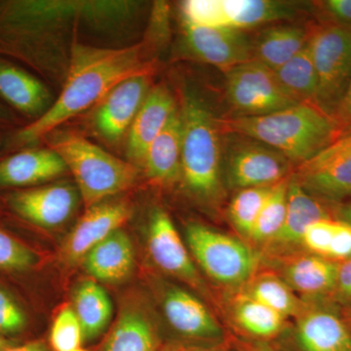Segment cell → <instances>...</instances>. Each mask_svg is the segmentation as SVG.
<instances>
[{
	"label": "cell",
	"mask_w": 351,
	"mask_h": 351,
	"mask_svg": "<svg viewBox=\"0 0 351 351\" xmlns=\"http://www.w3.org/2000/svg\"><path fill=\"white\" fill-rule=\"evenodd\" d=\"M184 24L195 27H225L219 0H186L181 5Z\"/></svg>",
	"instance_id": "cell-35"
},
{
	"label": "cell",
	"mask_w": 351,
	"mask_h": 351,
	"mask_svg": "<svg viewBox=\"0 0 351 351\" xmlns=\"http://www.w3.org/2000/svg\"><path fill=\"white\" fill-rule=\"evenodd\" d=\"M56 152L48 147H24L0 156V193L43 186L68 172Z\"/></svg>",
	"instance_id": "cell-12"
},
{
	"label": "cell",
	"mask_w": 351,
	"mask_h": 351,
	"mask_svg": "<svg viewBox=\"0 0 351 351\" xmlns=\"http://www.w3.org/2000/svg\"><path fill=\"white\" fill-rule=\"evenodd\" d=\"M334 293L343 304H351V257L339 263L338 277Z\"/></svg>",
	"instance_id": "cell-40"
},
{
	"label": "cell",
	"mask_w": 351,
	"mask_h": 351,
	"mask_svg": "<svg viewBox=\"0 0 351 351\" xmlns=\"http://www.w3.org/2000/svg\"><path fill=\"white\" fill-rule=\"evenodd\" d=\"M338 269L339 263L313 254H304L286 262L284 280L300 294L318 297L334 292Z\"/></svg>",
	"instance_id": "cell-25"
},
{
	"label": "cell",
	"mask_w": 351,
	"mask_h": 351,
	"mask_svg": "<svg viewBox=\"0 0 351 351\" xmlns=\"http://www.w3.org/2000/svg\"><path fill=\"white\" fill-rule=\"evenodd\" d=\"M189 49L197 59L226 71L253 60L252 39L230 27H195L184 24Z\"/></svg>",
	"instance_id": "cell-14"
},
{
	"label": "cell",
	"mask_w": 351,
	"mask_h": 351,
	"mask_svg": "<svg viewBox=\"0 0 351 351\" xmlns=\"http://www.w3.org/2000/svg\"><path fill=\"white\" fill-rule=\"evenodd\" d=\"M131 215L130 205L123 201H103L88 208L64 240L62 258L69 265L82 262L88 252L122 228Z\"/></svg>",
	"instance_id": "cell-11"
},
{
	"label": "cell",
	"mask_w": 351,
	"mask_h": 351,
	"mask_svg": "<svg viewBox=\"0 0 351 351\" xmlns=\"http://www.w3.org/2000/svg\"><path fill=\"white\" fill-rule=\"evenodd\" d=\"M313 27L292 24H276L263 29L252 39L253 60L276 71L308 45Z\"/></svg>",
	"instance_id": "cell-20"
},
{
	"label": "cell",
	"mask_w": 351,
	"mask_h": 351,
	"mask_svg": "<svg viewBox=\"0 0 351 351\" xmlns=\"http://www.w3.org/2000/svg\"><path fill=\"white\" fill-rule=\"evenodd\" d=\"M147 248L154 263L166 274L201 290L203 282L169 215L163 210L152 214L147 230Z\"/></svg>",
	"instance_id": "cell-13"
},
{
	"label": "cell",
	"mask_w": 351,
	"mask_h": 351,
	"mask_svg": "<svg viewBox=\"0 0 351 351\" xmlns=\"http://www.w3.org/2000/svg\"><path fill=\"white\" fill-rule=\"evenodd\" d=\"M242 294L250 297L269 308L280 313L284 317H298L306 309L293 290L284 279L274 274H261L252 277Z\"/></svg>",
	"instance_id": "cell-28"
},
{
	"label": "cell",
	"mask_w": 351,
	"mask_h": 351,
	"mask_svg": "<svg viewBox=\"0 0 351 351\" xmlns=\"http://www.w3.org/2000/svg\"><path fill=\"white\" fill-rule=\"evenodd\" d=\"M29 323L20 302L0 284V336H14L24 332Z\"/></svg>",
	"instance_id": "cell-36"
},
{
	"label": "cell",
	"mask_w": 351,
	"mask_h": 351,
	"mask_svg": "<svg viewBox=\"0 0 351 351\" xmlns=\"http://www.w3.org/2000/svg\"><path fill=\"white\" fill-rule=\"evenodd\" d=\"M157 334L151 315L138 302L122 306L103 351H156Z\"/></svg>",
	"instance_id": "cell-24"
},
{
	"label": "cell",
	"mask_w": 351,
	"mask_h": 351,
	"mask_svg": "<svg viewBox=\"0 0 351 351\" xmlns=\"http://www.w3.org/2000/svg\"><path fill=\"white\" fill-rule=\"evenodd\" d=\"M182 123L178 108L149 145L141 168L156 184H171L181 178Z\"/></svg>",
	"instance_id": "cell-21"
},
{
	"label": "cell",
	"mask_w": 351,
	"mask_h": 351,
	"mask_svg": "<svg viewBox=\"0 0 351 351\" xmlns=\"http://www.w3.org/2000/svg\"><path fill=\"white\" fill-rule=\"evenodd\" d=\"M308 46L317 75L315 106L334 119L351 82V27H313Z\"/></svg>",
	"instance_id": "cell-5"
},
{
	"label": "cell",
	"mask_w": 351,
	"mask_h": 351,
	"mask_svg": "<svg viewBox=\"0 0 351 351\" xmlns=\"http://www.w3.org/2000/svg\"><path fill=\"white\" fill-rule=\"evenodd\" d=\"M188 351H216V350H205V348H193V350H189Z\"/></svg>",
	"instance_id": "cell-47"
},
{
	"label": "cell",
	"mask_w": 351,
	"mask_h": 351,
	"mask_svg": "<svg viewBox=\"0 0 351 351\" xmlns=\"http://www.w3.org/2000/svg\"><path fill=\"white\" fill-rule=\"evenodd\" d=\"M12 346H15L12 341L4 338V337L0 336V350H5V348H10Z\"/></svg>",
	"instance_id": "cell-45"
},
{
	"label": "cell",
	"mask_w": 351,
	"mask_h": 351,
	"mask_svg": "<svg viewBox=\"0 0 351 351\" xmlns=\"http://www.w3.org/2000/svg\"><path fill=\"white\" fill-rule=\"evenodd\" d=\"M226 93L228 103L240 117H260L298 105L271 69L250 60L226 69Z\"/></svg>",
	"instance_id": "cell-8"
},
{
	"label": "cell",
	"mask_w": 351,
	"mask_h": 351,
	"mask_svg": "<svg viewBox=\"0 0 351 351\" xmlns=\"http://www.w3.org/2000/svg\"><path fill=\"white\" fill-rule=\"evenodd\" d=\"M221 130L260 141L292 164L306 162L343 135L337 122L311 104L260 115L219 119Z\"/></svg>",
	"instance_id": "cell-2"
},
{
	"label": "cell",
	"mask_w": 351,
	"mask_h": 351,
	"mask_svg": "<svg viewBox=\"0 0 351 351\" xmlns=\"http://www.w3.org/2000/svg\"><path fill=\"white\" fill-rule=\"evenodd\" d=\"M289 182L290 177L272 188L248 237L255 243L269 244L282 228L287 212Z\"/></svg>",
	"instance_id": "cell-31"
},
{
	"label": "cell",
	"mask_w": 351,
	"mask_h": 351,
	"mask_svg": "<svg viewBox=\"0 0 351 351\" xmlns=\"http://www.w3.org/2000/svg\"><path fill=\"white\" fill-rule=\"evenodd\" d=\"M49 147L73 174L86 209L127 191L137 181V166L112 156L80 134H55Z\"/></svg>",
	"instance_id": "cell-4"
},
{
	"label": "cell",
	"mask_w": 351,
	"mask_h": 351,
	"mask_svg": "<svg viewBox=\"0 0 351 351\" xmlns=\"http://www.w3.org/2000/svg\"><path fill=\"white\" fill-rule=\"evenodd\" d=\"M336 223L337 219L332 218L321 219L314 221L307 226L306 232L302 235V246H304L308 253L328 258Z\"/></svg>",
	"instance_id": "cell-37"
},
{
	"label": "cell",
	"mask_w": 351,
	"mask_h": 351,
	"mask_svg": "<svg viewBox=\"0 0 351 351\" xmlns=\"http://www.w3.org/2000/svg\"><path fill=\"white\" fill-rule=\"evenodd\" d=\"M272 188L274 186L240 189L230 201L228 217L234 228L245 237L250 234Z\"/></svg>",
	"instance_id": "cell-32"
},
{
	"label": "cell",
	"mask_w": 351,
	"mask_h": 351,
	"mask_svg": "<svg viewBox=\"0 0 351 351\" xmlns=\"http://www.w3.org/2000/svg\"><path fill=\"white\" fill-rule=\"evenodd\" d=\"M320 201L338 203L351 198V132L298 165L292 177Z\"/></svg>",
	"instance_id": "cell-9"
},
{
	"label": "cell",
	"mask_w": 351,
	"mask_h": 351,
	"mask_svg": "<svg viewBox=\"0 0 351 351\" xmlns=\"http://www.w3.org/2000/svg\"><path fill=\"white\" fill-rule=\"evenodd\" d=\"M350 132H351V129H350V131L346 132V133H350ZM345 134H346V133H345Z\"/></svg>",
	"instance_id": "cell-50"
},
{
	"label": "cell",
	"mask_w": 351,
	"mask_h": 351,
	"mask_svg": "<svg viewBox=\"0 0 351 351\" xmlns=\"http://www.w3.org/2000/svg\"><path fill=\"white\" fill-rule=\"evenodd\" d=\"M53 101L50 90L38 76L0 55V103L31 123L43 117Z\"/></svg>",
	"instance_id": "cell-15"
},
{
	"label": "cell",
	"mask_w": 351,
	"mask_h": 351,
	"mask_svg": "<svg viewBox=\"0 0 351 351\" xmlns=\"http://www.w3.org/2000/svg\"><path fill=\"white\" fill-rule=\"evenodd\" d=\"M147 44L101 48L75 44L71 50L66 82L59 97L43 117L11 132L8 152L34 147L69 119L91 108L119 83L138 75H151Z\"/></svg>",
	"instance_id": "cell-1"
},
{
	"label": "cell",
	"mask_w": 351,
	"mask_h": 351,
	"mask_svg": "<svg viewBox=\"0 0 351 351\" xmlns=\"http://www.w3.org/2000/svg\"><path fill=\"white\" fill-rule=\"evenodd\" d=\"M223 25L244 31L270 23L294 19L304 4L283 0H219Z\"/></svg>",
	"instance_id": "cell-23"
},
{
	"label": "cell",
	"mask_w": 351,
	"mask_h": 351,
	"mask_svg": "<svg viewBox=\"0 0 351 351\" xmlns=\"http://www.w3.org/2000/svg\"><path fill=\"white\" fill-rule=\"evenodd\" d=\"M351 257V226L337 219L330 246L329 260L341 263Z\"/></svg>",
	"instance_id": "cell-39"
},
{
	"label": "cell",
	"mask_w": 351,
	"mask_h": 351,
	"mask_svg": "<svg viewBox=\"0 0 351 351\" xmlns=\"http://www.w3.org/2000/svg\"><path fill=\"white\" fill-rule=\"evenodd\" d=\"M0 351H50L49 348L43 341H34L21 346H12Z\"/></svg>",
	"instance_id": "cell-43"
},
{
	"label": "cell",
	"mask_w": 351,
	"mask_h": 351,
	"mask_svg": "<svg viewBox=\"0 0 351 351\" xmlns=\"http://www.w3.org/2000/svg\"><path fill=\"white\" fill-rule=\"evenodd\" d=\"M3 145V135H2L1 132H0V147Z\"/></svg>",
	"instance_id": "cell-48"
},
{
	"label": "cell",
	"mask_w": 351,
	"mask_h": 351,
	"mask_svg": "<svg viewBox=\"0 0 351 351\" xmlns=\"http://www.w3.org/2000/svg\"><path fill=\"white\" fill-rule=\"evenodd\" d=\"M84 335L73 306L60 311L51 327L50 346L54 351H73L80 348Z\"/></svg>",
	"instance_id": "cell-34"
},
{
	"label": "cell",
	"mask_w": 351,
	"mask_h": 351,
	"mask_svg": "<svg viewBox=\"0 0 351 351\" xmlns=\"http://www.w3.org/2000/svg\"><path fill=\"white\" fill-rule=\"evenodd\" d=\"M181 178L189 193L203 202L219 199L223 188V138L219 119L196 95L186 92L181 108Z\"/></svg>",
	"instance_id": "cell-3"
},
{
	"label": "cell",
	"mask_w": 351,
	"mask_h": 351,
	"mask_svg": "<svg viewBox=\"0 0 351 351\" xmlns=\"http://www.w3.org/2000/svg\"><path fill=\"white\" fill-rule=\"evenodd\" d=\"M149 75H138L117 85L101 100L94 124L101 137L117 142L129 131L149 90Z\"/></svg>",
	"instance_id": "cell-16"
},
{
	"label": "cell",
	"mask_w": 351,
	"mask_h": 351,
	"mask_svg": "<svg viewBox=\"0 0 351 351\" xmlns=\"http://www.w3.org/2000/svg\"><path fill=\"white\" fill-rule=\"evenodd\" d=\"M223 140L221 168L233 189L265 188L287 179L293 164L260 141L235 133Z\"/></svg>",
	"instance_id": "cell-7"
},
{
	"label": "cell",
	"mask_w": 351,
	"mask_h": 351,
	"mask_svg": "<svg viewBox=\"0 0 351 351\" xmlns=\"http://www.w3.org/2000/svg\"><path fill=\"white\" fill-rule=\"evenodd\" d=\"M80 198L77 188L69 182L0 193L7 211L20 221L41 228H58L66 223L75 214Z\"/></svg>",
	"instance_id": "cell-10"
},
{
	"label": "cell",
	"mask_w": 351,
	"mask_h": 351,
	"mask_svg": "<svg viewBox=\"0 0 351 351\" xmlns=\"http://www.w3.org/2000/svg\"><path fill=\"white\" fill-rule=\"evenodd\" d=\"M24 126L20 122V117H18L3 104L0 103V130L1 129H12V131L20 127Z\"/></svg>",
	"instance_id": "cell-42"
},
{
	"label": "cell",
	"mask_w": 351,
	"mask_h": 351,
	"mask_svg": "<svg viewBox=\"0 0 351 351\" xmlns=\"http://www.w3.org/2000/svg\"><path fill=\"white\" fill-rule=\"evenodd\" d=\"M177 110L174 97L165 85L149 90L128 131L127 156L131 163L141 168L149 145Z\"/></svg>",
	"instance_id": "cell-17"
},
{
	"label": "cell",
	"mask_w": 351,
	"mask_h": 351,
	"mask_svg": "<svg viewBox=\"0 0 351 351\" xmlns=\"http://www.w3.org/2000/svg\"><path fill=\"white\" fill-rule=\"evenodd\" d=\"M274 73L281 86L295 100L315 106L317 75L308 45Z\"/></svg>",
	"instance_id": "cell-29"
},
{
	"label": "cell",
	"mask_w": 351,
	"mask_h": 351,
	"mask_svg": "<svg viewBox=\"0 0 351 351\" xmlns=\"http://www.w3.org/2000/svg\"><path fill=\"white\" fill-rule=\"evenodd\" d=\"M82 263L87 274L99 282H123L135 265L133 242L120 228L88 252Z\"/></svg>",
	"instance_id": "cell-19"
},
{
	"label": "cell",
	"mask_w": 351,
	"mask_h": 351,
	"mask_svg": "<svg viewBox=\"0 0 351 351\" xmlns=\"http://www.w3.org/2000/svg\"><path fill=\"white\" fill-rule=\"evenodd\" d=\"M73 351H89V350H83V348H77V350H73Z\"/></svg>",
	"instance_id": "cell-49"
},
{
	"label": "cell",
	"mask_w": 351,
	"mask_h": 351,
	"mask_svg": "<svg viewBox=\"0 0 351 351\" xmlns=\"http://www.w3.org/2000/svg\"><path fill=\"white\" fill-rule=\"evenodd\" d=\"M337 219L351 226V198L339 204L337 210Z\"/></svg>",
	"instance_id": "cell-44"
},
{
	"label": "cell",
	"mask_w": 351,
	"mask_h": 351,
	"mask_svg": "<svg viewBox=\"0 0 351 351\" xmlns=\"http://www.w3.org/2000/svg\"><path fill=\"white\" fill-rule=\"evenodd\" d=\"M297 336L304 351H351V332L325 309H304L298 316Z\"/></svg>",
	"instance_id": "cell-22"
},
{
	"label": "cell",
	"mask_w": 351,
	"mask_h": 351,
	"mask_svg": "<svg viewBox=\"0 0 351 351\" xmlns=\"http://www.w3.org/2000/svg\"><path fill=\"white\" fill-rule=\"evenodd\" d=\"M326 218L331 216L323 203L290 177L285 221L280 232L269 244L277 249L302 245V235L307 226Z\"/></svg>",
	"instance_id": "cell-26"
},
{
	"label": "cell",
	"mask_w": 351,
	"mask_h": 351,
	"mask_svg": "<svg viewBox=\"0 0 351 351\" xmlns=\"http://www.w3.org/2000/svg\"><path fill=\"white\" fill-rule=\"evenodd\" d=\"M235 322L244 331L257 338L276 337L283 329L286 317L244 294L235 300L232 307Z\"/></svg>",
	"instance_id": "cell-30"
},
{
	"label": "cell",
	"mask_w": 351,
	"mask_h": 351,
	"mask_svg": "<svg viewBox=\"0 0 351 351\" xmlns=\"http://www.w3.org/2000/svg\"><path fill=\"white\" fill-rule=\"evenodd\" d=\"M242 351H276L272 350L271 348L267 346H250V348H246V350Z\"/></svg>",
	"instance_id": "cell-46"
},
{
	"label": "cell",
	"mask_w": 351,
	"mask_h": 351,
	"mask_svg": "<svg viewBox=\"0 0 351 351\" xmlns=\"http://www.w3.org/2000/svg\"><path fill=\"white\" fill-rule=\"evenodd\" d=\"M73 308L82 324L84 339L98 338L112 317V300L107 291L94 280L83 281L78 285Z\"/></svg>",
	"instance_id": "cell-27"
},
{
	"label": "cell",
	"mask_w": 351,
	"mask_h": 351,
	"mask_svg": "<svg viewBox=\"0 0 351 351\" xmlns=\"http://www.w3.org/2000/svg\"><path fill=\"white\" fill-rule=\"evenodd\" d=\"M38 262V255L34 249L0 226V271L27 274Z\"/></svg>",
	"instance_id": "cell-33"
},
{
	"label": "cell",
	"mask_w": 351,
	"mask_h": 351,
	"mask_svg": "<svg viewBox=\"0 0 351 351\" xmlns=\"http://www.w3.org/2000/svg\"><path fill=\"white\" fill-rule=\"evenodd\" d=\"M341 133L345 134L351 129V82L341 105L334 117Z\"/></svg>",
	"instance_id": "cell-41"
},
{
	"label": "cell",
	"mask_w": 351,
	"mask_h": 351,
	"mask_svg": "<svg viewBox=\"0 0 351 351\" xmlns=\"http://www.w3.org/2000/svg\"><path fill=\"white\" fill-rule=\"evenodd\" d=\"M162 308L168 323L182 336L211 339L221 336V329L209 309L195 295L171 285L162 295Z\"/></svg>",
	"instance_id": "cell-18"
},
{
	"label": "cell",
	"mask_w": 351,
	"mask_h": 351,
	"mask_svg": "<svg viewBox=\"0 0 351 351\" xmlns=\"http://www.w3.org/2000/svg\"><path fill=\"white\" fill-rule=\"evenodd\" d=\"M315 6L326 19L324 24L351 27V0H326Z\"/></svg>",
	"instance_id": "cell-38"
},
{
	"label": "cell",
	"mask_w": 351,
	"mask_h": 351,
	"mask_svg": "<svg viewBox=\"0 0 351 351\" xmlns=\"http://www.w3.org/2000/svg\"><path fill=\"white\" fill-rule=\"evenodd\" d=\"M186 240L201 269L216 282L241 285L255 276L257 254L240 240L197 223L186 226Z\"/></svg>",
	"instance_id": "cell-6"
}]
</instances>
